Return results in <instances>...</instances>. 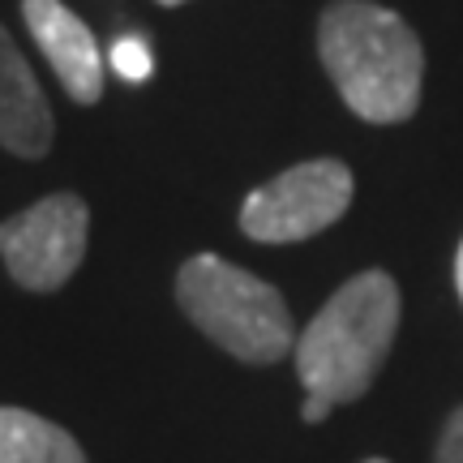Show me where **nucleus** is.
<instances>
[{
  "label": "nucleus",
  "mask_w": 463,
  "mask_h": 463,
  "mask_svg": "<svg viewBox=\"0 0 463 463\" xmlns=\"http://www.w3.org/2000/svg\"><path fill=\"white\" fill-rule=\"evenodd\" d=\"M176 300L184 317L236 361L275 364L297 347V326L279 292L215 253H198L181 266Z\"/></svg>",
  "instance_id": "7ed1b4c3"
},
{
  "label": "nucleus",
  "mask_w": 463,
  "mask_h": 463,
  "mask_svg": "<svg viewBox=\"0 0 463 463\" xmlns=\"http://www.w3.org/2000/svg\"><path fill=\"white\" fill-rule=\"evenodd\" d=\"M352 206V172L339 159H309L279 172L275 181L253 189L241 206V228L262 245H292L347 215Z\"/></svg>",
  "instance_id": "20e7f679"
},
{
  "label": "nucleus",
  "mask_w": 463,
  "mask_h": 463,
  "mask_svg": "<svg viewBox=\"0 0 463 463\" xmlns=\"http://www.w3.org/2000/svg\"><path fill=\"white\" fill-rule=\"evenodd\" d=\"M0 146L22 159H39L52 146V108L5 26H0Z\"/></svg>",
  "instance_id": "0eeeda50"
},
{
  "label": "nucleus",
  "mask_w": 463,
  "mask_h": 463,
  "mask_svg": "<svg viewBox=\"0 0 463 463\" xmlns=\"http://www.w3.org/2000/svg\"><path fill=\"white\" fill-rule=\"evenodd\" d=\"M455 288H459V300H463V245L455 253Z\"/></svg>",
  "instance_id": "9b49d317"
},
{
  "label": "nucleus",
  "mask_w": 463,
  "mask_h": 463,
  "mask_svg": "<svg viewBox=\"0 0 463 463\" xmlns=\"http://www.w3.org/2000/svg\"><path fill=\"white\" fill-rule=\"evenodd\" d=\"M22 17L31 26L39 52L61 78L73 103H99L103 95V56L86 22L61 0H22Z\"/></svg>",
  "instance_id": "423d86ee"
},
{
  "label": "nucleus",
  "mask_w": 463,
  "mask_h": 463,
  "mask_svg": "<svg viewBox=\"0 0 463 463\" xmlns=\"http://www.w3.org/2000/svg\"><path fill=\"white\" fill-rule=\"evenodd\" d=\"M108 65L125 78V82H146L155 61H150V43L142 34H125V39H116L112 52H108Z\"/></svg>",
  "instance_id": "1a4fd4ad"
},
{
  "label": "nucleus",
  "mask_w": 463,
  "mask_h": 463,
  "mask_svg": "<svg viewBox=\"0 0 463 463\" xmlns=\"http://www.w3.org/2000/svg\"><path fill=\"white\" fill-rule=\"evenodd\" d=\"M399 331V283L386 270H361L335 292L297 335V378L305 386V425L326 420L331 408L361 399Z\"/></svg>",
  "instance_id": "f257e3e1"
},
{
  "label": "nucleus",
  "mask_w": 463,
  "mask_h": 463,
  "mask_svg": "<svg viewBox=\"0 0 463 463\" xmlns=\"http://www.w3.org/2000/svg\"><path fill=\"white\" fill-rule=\"evenodd\" d=\"M369 463H386V459H369Z\"/></svg>",
  "instance_id": "ddd939ff"
},
{
  "label": "nucleus",
  "mask_w": 463,
  "mask_h": 463,
  "mask_svg": "<svg viewBox=\"0 0 463 463\" xmlns=\"http://www.w3.org/2000/svg\"><path fill=\"white\" fill-rule=\"evenodd\" d=\"M317 56L339 99L369 125H399L420 103L425 52L399 14L369 0H335L317 22Z\"/></svg>",
  "instance_id": "f03ea898"
},
{
  "label": "nucleus",
  "mask_w": 463,
  "mask_h": 463,
  "mask_svg": "<svg viewBox=\"0 0 463 463\" xmlns=\"http://www.w3.org/2000/svg\"><path fill=\"white\" fill-rule=\"evenodd\" d=\"M90 211L78 194H52L0 223V258L22 288L52 292L73 279L86 258Z\"/></svg>",
  "instance_id": "39448f33"
},
{
  "label": "nucleus",
  "mask_w": 463,
  "mask_h": 463,
  "mask_svg": "<svg viewBox=\"0 0 463 463\" xmlns=\"http://www.w3.org/2000/svg\"><path fill=\"white\" fill-rule=\"evenodd\" d=\"M433 463H463V403L450 412L447 430L438 438V450H433Z\"/></svg>",
  "instance_id": "9d476101"
},
{
  "label": "nucleus",
  "mask_w": 463,
  "mask_h": 463,
  "mask_svg": "<svg viewBox=\"0 0 463 463\" xmlns=\"http://www.w3.org/2000/svg\"><path fill=\"white\" fill-rule=\"evenodd\" d=\"M0 463H86L73 433L26 408H0Z\"/></svg>",
  "instance_id": "6e6552de"
},
{
  "label": "nucleus",
  "mask_w": 463,
  "mask_h": 463,
  "mask_svg": "<svg viewBox=\"0 0 463 463\" xmlns=\"http://www.w3.org/2000/svg\"><path fill=\"white\" fill-rule=\"evenodd\" d=\"M159 5H184V0H159Z\"/></svg>",
  "instance_id": "f8f14e48"
}]
</instances>
